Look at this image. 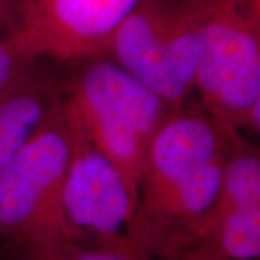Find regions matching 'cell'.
Listing matches in <instances>:
<instances>
[{
  "label": "cell",
  "instance_id": "obj_1",
  "mask_svg": "<svg viewBox=\"0 0 260 260\" xmlns=\"http://www.w3.org/2000/svg\"><path fill=\"white\" fill-rule=\"evenodd\" d=\"M232 132L200 110L168 116L140 172L127 234L136 247L167 260L191 246L220 191Z\"/></svg>",
  "mask_w": 260,
  "mask_h": 260
},
{
  "label": "cell",
  "instance_id": "obj_2",
  "mask_svg": "<svg viewBox=\"0 0 260 260\" xmlns=\"http://www.w3.org/2000/svg\"><path fill=\"white\" fill-rule=\"evenodd\" d=\"M197 19L195 88L204 113L225 130L259 133V0H185Z\"/></svg>",
  "mask_w": 260,
  "mask_h": 260
},
{
  "label": "cell",
  "instance_id": "obj_3",
  "mask_svg": "<svg viewBox=\"0 0 260 260\" xmlns=\"http://www.w3.org/2000/svg\"><path fill=\"white\" fill-rule=\"evenodd\" d=\"M90 61L64 100L90 142L119 169L136 207L145 156L174 110L110 56Z\"/></svg>",
  "mask_w": 260,
  "mask_h": 260
},
{
  "label": "cell",
  "instance_id": "obj_4",
  "mask_svg": "<svg viewBox=\"0 0 260 260\" xmlns=\"http://www.w3.org/2000/svg\"><path fill=\"white\" fill-rule=\"evenodd\" d=\"M73 143L64 100L54 99L35 132L0 169V244L61 234L83 237L62 210Z\"/></svg>",
  "mask_w": 260,
  "mask_h": 260
},
{
  "label": "cell",
  "instance_id": "obj_5",
  "mask_svg": "<svg viewBox=\"0 0 260 260\" xmlns=\"http://www.w3.org/2000/svg\"><path fill=\"white\" fill-rule=\"evenodd\" d=\"M107 56L172 110L185 107L200 61L194 12L185 0H142L116 29Z\"/></svg>",
  "mask_w": 260,
  "mask_h": 260
},
{
  "label": "cell",
  "instance_id": "obj_6",
  "mask_svg": "<svg viewBox=\"0 0 260 260\" xmlns=\"http://www.w3.org/2000/svg\"><path fill=\"white\" fill-rule=\"evenodd\" d=\"M142 0H19L10 42L19 55L61 61L107 56L116 29Z\"/></svg>",
  "mask_w": 260,
  "mask_h": 260
},
{
  "label": "cell",
  "instance_id": "obj_7",
  "mask_svg": "<svg viewBox=\"0 0 260 260\" xmlns=\"http://www.w3.org/2000/svg\"><path fill=\"white\" fill-rule=\"evenodd\" d=\"M182 253L198 260H259L260 156L240 132L230 133L218 195Z\"/></svg>",
  "mask_w": 260,
  "mask_h": 260
},
{
  "label": "cell",
  "instance_id": "obj_8",
  "mask_svg": "<svg viewBox=\"0 0 260 260\" xmlns=\"http://www.w3.org/2000/svg\"><path fill=\"white\" fill-rule=\"evenodd\" d=\"M67 110L73 124V143L62 185L65 217L83 237H127L135 214L129 188L112 160L87 138L68 106Z\"/></svg>",
  "mask_w": 260,
  "mask_h": 260
},
{
  "label": "cell",
  "instance_id": "obj_9",
  "mask_svg": "<svg viewBox=\"0 0 260 260\" xmlns=\"http://www.w3.org/2000/svg\"><path fill=\"white\" fill-rule=\"evenodd\" d=\"M0 260H158L127 237L93 239L51 234L0 244Z\"/></svg>",
  "mask_w": 260,
  "mask_h": 260
},
{
  "label": "cell",
  "instance_id": "obj_10",
  "mask_svg": "<svg viewBox=\"0 0 260 260\" xmlns=\"http://www.w3.org/2000/svg\"><path fill=\"white\" fill-rule=\"evenodd\" d=\"M26 73L0 93V169L30 138L54 99Z\"/></svg>",
  "mask_w": 260,
  "mask_h": 260
},
{
  "label": "cell",
  "instance_id": "obj_11",
  "mask_svg": "<svg viewBox=\"0 0 260 260\" xmlns=\"http://www.w3.org/2000/svg\"><path fill=\"white\" fill-rule=\"evenodd\" d=\"M28 64L30 62L19 55L10 39L0 41V93L9 88L26 73Z\"/></svg>",
  "mask_w": 260,
  "mask_h": 260
},
{
  "label": "cell",
  "instance_id": "obj_12",
  "mask_svg": "<svg viewBox=\"0 0 260 260\" xmlns=\"http://www.w3.org/2000/svg\"><path fill=\"white\" fill-rule=\"evenodd\" d=\"M19 23V0H0V41L15 35Z\"/></svg>",
  "mask_w": 260,
  "mask_h": 260
},
{
  "label": "cell",
  "instance_id": "obj_13",
  "mask_svg": "<svg viewBox=\"0 0 260 260\" xmlns=\"http://www.w3.org/2000/svg\"><path fill=\"white\" fill-rule=\"evenodd\" d=\"M167 260H198L192 257L191 254H188V253H179L177 256H174V257H171V259H167Z\"/></svg>",
  "mask_w": 260,
  "mask_h": 260
}]
</instances>
